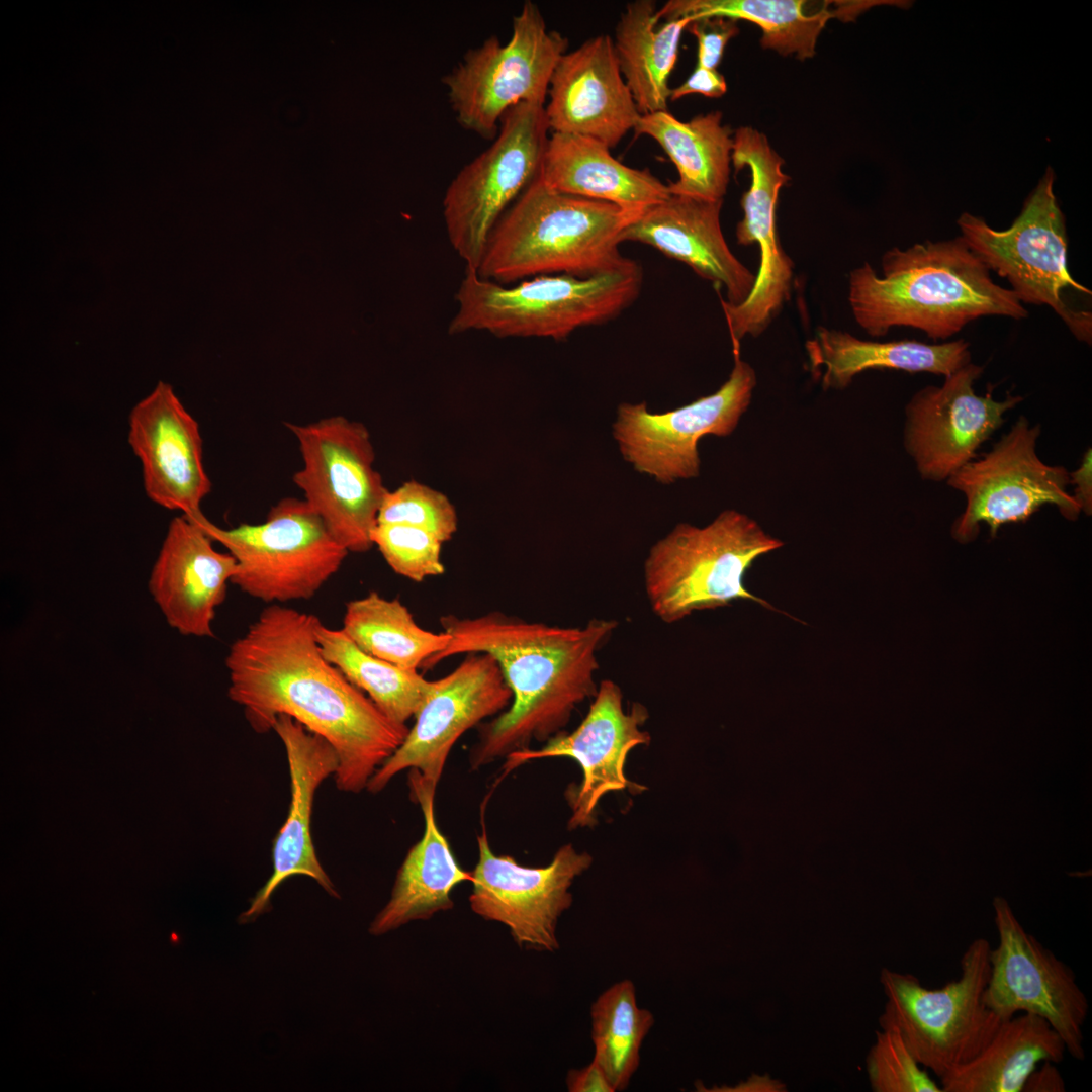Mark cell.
<instances>
[{
    "mask_svg": "<svg viewBox=\"0 0 1092 1092\" xmlns=\"http://www.w3.org/2000/svg\"><path fill=\"white\" fill-rule=\"evenodd\" d=\"M315 637L324 656L397 724L406 725L422 704L431 680L402 669L356 646L341 629L317 621Z\"/></svg>",
    "mask_w": 1092,
    "mask_h": 1092,
    "instance_id": "34",
    "label": "cell"
},
{
    "mask_svg": "<svg viewBox=\"0 0 1092 1092\" xmlns=\"http://www.w3.org/2000/svg\"><path fill=\"white\" fill-rule=\"evenodd\" d=\"M567 47L566 37L547 28L539 7L524 2L513 18L509 41L487 37L443 77L457 122L491 140L512 107L522 102L545 105L551 76Z\"/></svg>",
    "mask_w": 1092,
    "mask_h": 1092,
    "instance_id": "10",
    "label": "cell"
},
{
    "mask_svg": "<svg viewBox=\"0 0 1092 1092\" xmlns=\"http://www.w3.org/2000/svg\"><path fill=\"white\" fill-rule=\"evenodd\" d=\"M377 523L418 527L432 533L443 543L452 538L458 525L455 508L449 498L414 480L386 492Z\"/></svg>",
    "mask_w": 1092,
    "mask_h": 1092,
    "instance_id": "37",
    "label": "cell"
},
{
    "mask_svg": "<svg viewBox=\"0 0 1092 1092\" xmlns=\"http://www.w3.org/2000/svg\"><path fill=\"white\" fill-rule=\"evenodd\" d=\"M657 10L651 0L628 3L612 38L620 71L641 115L667 110L668 79L681 34L693 21L687 16L661 23Z\"/></svg>",
    "mask_w": 1092,
    "mask_h": 1092,
    "instance_id": "31",
    "label": "cell"
},
{
    "mask_svg": "<svg viewBox=\"0 0 1092 1092\" xmlns=\"http://www.w3.org/2000/svg\"><path fill=\"white\" fill-rule=\"evenodd\" d=\"M756 386L754 369L739 354L727 381L714 393L665 413L645 402L621 403L613 435L626 461L663 484L697 477L698 442L706 435L729 436L746 412Z\"/></svg>",
    "mask_w": 1092,
    "mask_h": 1092,
    "instance_id": "15",
    "label": "cell"
},
{
    "mask_svg": "<svg viewBox=\"0 0 1092 1092\" xmlns=\"http://www.w3.org/2000/svg\"><path fill=\"white\" fill-rule=\"evenodd\" d=\"M990 948L986 938L972 940L960 961V978L940 988L924 987L912 974L881 971L887 1001L880 1027L895 1029L919 1064L938 1078L973 1059L1002 1022L983 1000Z\"/></svg>",
    "mask_w": 1092,
    "mask_h": 1092,
    "instance_id": "7",
    "label": "cell"
},
{
    "mask_svg": "<svg viewBox=\"0 0 1092 1092\" xmlns=\"http://www.w3.org/2000/svg\"><path fill=\"white\" fill-rule=\"evenodd\" d=\"M441 626L450 643L423 667L458 654L487 653L512 692L510 708L482 727L470 751V767L477 770L562 732L576 706L598 691L597 652L617 622L593 619L582 627H559L491 612L443 616Z\"/></svg>",
    "mask_w": 1092,
    "mask_h": 1092,
    "instance_id": "2",
    "label": "cell"
},
{
    "mask_svg": "<svg viewBox=\"0 0 1092 1092\" xmlns=\"http://www.w3.org/2000/svg\"><path fill=\"white\" fill-rule=\"evenodd\" d=\"M590 1020L594 1060L615 1092L624 1091L640 1065L641 1045L654 1024V1016L638 1006L633 982L623 980L596 999Z\"/></svg>",
    "mask_w": 1092,
    "mask_h": 1092,
    "instance_id": "35",
    "label": "cell"
},
{
    "mask_svg": "<svg viewBox=\"0 0 1092 1092\" xmlns=\"http://www.w3.org/2000/svg\"><path fill=\"white\" fill-rule=\"evenodd\" d=\"M1056 1063L1041 1062L1027 1078L1023 1092H1064L1065 1081Z\"/></svg>",
    "mask_w": 1092,
    "mask_h": 1092,
    "instance_id": "43",
    "label": "cell"
},
{
    "mask_svg": "<svg viewBox=\"0 0 1092 1092\" xmlns=\"http://www.w3.org/2000/svg\"><path fill=\"white\" fill-rule=\"evenodd\" d=\"M723 200L670 195L648 208L622 233V242H639L691 267L716 287L727 303L738 305L750 294L753 274L730 250L722 232Z\"/></svg>",
    "mask_w": 1092,
    "mask_h": 1092,
    "instance_id": "25",
    "label": "cell"
},
{
    "mask_svg": "<svg viewBox=\"0 0 1092 1092\" xmlns=\"http://www.w3.org/2000/svg\"><path fill=\"white\" fill-rule=\"evenodd\" d=\"M992 904L998 943L989 951L985 1005L1002 1021L1019 1013L1043 1018L1066 1052L1084 1060L1089 1002L1074 971L1025 930L1005 898L996 896Z\"/></svg>",
    "mask_w": 1092,
    "mask_h": 1092,
    "instance_id": "14",
    "label": "cell"
},
{
    "mask_svg": "<svg viewBox=\"0 0 1092 1092\" xmlns=\"http://www.w3.org/2000/svg\"><path fill=\"white\" fill-rule=\"evenodd\" d=\"M186 515L169 524L149 577V592L167 623L185 636L213 637L216 609L224 602L236 559Z\"/></svg>",
    "mask_w": 1092,
    "mask_h": 1092,
    "instance_id": "24",
    "label": "cell"
},
{
    "mask_svg": "<svg viewBox=\"0 0 1092 1092\" xmlns=\"http://www.w3.org/2000/svg\"><path fill=\"white\" fill-rule=\"evenodd\" d=\"M641 284L639 264L589 278L539 275L510 287L465 268L448 332L562 340L581 327L615 318L638 297Z\"/></svg>",
    "mask_w": 1092,
    "mask_h": 1092,
    "instance_id": "6",
    "label": "cell"
},
{
    "mask_svg": "<svg viewBox=\"0 0 1092 1092\" xmlns=\"http://www.w3.org/2000/svg\"><path fill=\"white\" fill-rule=\"evenodd\" d=\"M318 620L280 604L264 608L230 645L228 694L258 733L288 715L324 737L338 755L337 789L357 794L410 728L385 716L324 656L314 632Z\"/></svg>",
    "mask_w": 1092,
    "mask_h": 1092,
    "instance_id": "1",
    "label": "cell"
},
{
    "mask_svg": "<svg viewBox=\"0 0 1092 1092\" xmlns=\"http://www.w3.org/2000/svg\"><path fill=\"white\" fill-rule=\"evenodd\" d=\"M732 165L751 172L749 189L741 197L743 218L737 223L736 239L742 246L757 244L760 253L754 286L738 305L721 299L733 353L739 354L741 340L762 334L791 296L794 262L784 251L776 229V208L781 188L789 181L784 160L766 135L752 126H740L733 133Z\"/></svg>",
    "mask_w": 1092,
    "mask_h": 1092,
    "instance_id": "16",
    "label": "cell"
},
{
    "mask_svg": "<svg viewBox=\"0 0 1092 1092\" xmlns=\"http://www.w3.org/2000/svg\"><path fill=\"white\" fill-rule=\"evenodd\" d=\"M411 797L420 804L424 833L406 853L397 871L391 896L369 927L372 935H382L411 921L428 920L441 911L453 908V889L462 882H472L471 872L457 861L450 844L438 827L434 799L436 789L408 772Z\"/></svg>",
    "mask_w": 1092,
    "mask_h": 1092,
    "instance_id": "26",
    "label": "cell"
},
{
    "mask_svg": "<svg viewBox=\"0 0 1092 1092\" xmlns=\"http://www.w3.org/2000/svg\"><path fill=\"white\" fill-rule=\"evenodd\" d=\"M639 216L555 191L537 174L491 231L477 274L504 285L539 275L589 278L629 270L638 263L619 245Z\"/></svg>",
    "mask_w": 1092,
    "mask_h": 1092,
    "instance_id": "4",
    "label": "cell"
},
{
    "mask_svg": "<svg viewBox=\"0 0 1092 1092\" xmlns=\"http://www.w3.org/2000/svg\"><path fill=\"white\" fill-rule=\"evenodd\" d=\"M687 30L697 38V66L715 70L727 43L739 33L737 21L723 16L697 17Z\"/></svg>",
    "mask_w": 1092,
    "mask_h": 1092,
    "instance_id": "39",
    "label": "cell"
},
{
    "mask_svg": "<svg viewBox=\"0 0 1092 1092\" xmlns=\"http://www.w3.org/2000/svg\"><path fill=\"white\" fill-rule=\"evenodd\" d=\"M782 546L781 540L736 510L723 511L704 527L680 523L650 548L645 559L650 608L668 624L737 600L774 610L744 586V575L758 557Z\"/></svg>",
    "mask_w": 1092,
    "mask_h": 1092,
    "instance_id": "5",
    "label": "cell"
},
{
    "mask_svg": "<svg viewBox=\"0 0 1092 1092\" xmlns=\"http://www.w3.org/2000/svg\"><path fill=\"white\" fill-rule=\"evenodd\" d=\"M128 444L142 465L144 489L155 504L183 515L201 513L211 490L197 421L172 386L159 381L131 410Z\"/></svg>",
    "mask_w": 1092,
    "mask_h": 1092,
    "instance_id": "21",
    "label": "cell"
},
{
    "mask_svg": "<svg viewBox=\"0 0 1092 1092\" xmlns=\"http://www.w3.org/2000/svg\"><path fill=\"white\" fill-rule=\"evenodd\" d=\"M549 130L545 105L519 103L503 116L492 144L448 185L443 217L466 268L477 271L491 231L537 176Z\"/></svg>",
    "mask_w": 1092,
    "mask_h": 1092,
    "instance_id": "11",
    "label": "cell"
},
{
    "mask_svg": "<svg viewBox=\"0 0 1092 1092\" xmlns=\"http://www.w3.org/2000/svg\"><path fill=\"white\" fill-rule=\"evenodd\" d=\"M285 426L299 445L302 467L292 479L304 500L348 552L370 550L371 533L388 489L374 469L367 428L342 416L305 425L286 422Z\"/></svg>",
    "mask_w": 1092,
    "mask_h": 1092,
    "instance_id": "12",
    "label": "cell"
},
{
    "mask_svg": "<svg viewBox=\"0 0 1092 1092\" xmlns=\"http://www.w3.org/2000/svg\"><path fill=\"white\" fill-rule=\"evenodd\" d=\"M805 349L811 371L820 377L824 389H843L867 370L929 372L946 377L971 362L970 344L962 339L942 344L878 342L822 326Z\"/></svg>",
    "mask_w": 1092,
    "mask_h": 1092,
    "instance_id": "28",
    "label": "cell"
},
{
    "mask_svg": "<svg viewBox=\"0 0 1092 1092\" xmlns=\"http://www.w3.org/2000/svg\"><path fill=\"white\" fill-rule=\"evenodd\" d=\"M566 1086L569 1092H615L602 1067L593 1061L582 1069H572L567 1073Z\"/></svg>",
    "mask_w": 1092,
    "mask_h": 1092,
    "instance_id": "41",
    "label": "cell"
},
{
    "mask_svg": "<svg viewBox=\"0 0 1092 1092\" xmlns=\"http://www.w3.org/2000/svg\"><path fill=\"white\" fill-rule=\"evenodd\" d=\"M371 540L391 569L413 581L421 582L445 571L441 561L443 542L426 530L404 524L377 523Z\"/></svg>",
    "mask_w": 1092,
    "mask_h": 1092,
    "instance_id": "36",
    "label": "cell"
},
{
    "mask_svg": "<svg viewBox=\"0 0 1092 1092\" xmlns=\"http://www.w3.org/2000/svg\"><path fill=\"white\" fill-rule=\"evenodd\" d=\"M647 718V709L641 704L626 711L620 687L611 679L602 680L586 716L574 731L556 734L540 749L529 747L507 755L504 767L511 771L546 757L574 759L582 781L565 793L571 809L568 828L592 826L602 797L632 785L625 775V763L633 748L650 741L649 733L641 729Z\"/></svg>",
    "mask_w": 1092,
    "mask_h": 1092,
    "instance_id": "19",
    "label": "cell"
},
{
    "mask_svg": "<svg viewBox=\"0 0 1092 1092\" xmlns=\"http://www.w3.org/2000/svg\"><path fill=\"white\" fill-rule=\"evenodd\" d=\"M982 372V366L970 362L908 402L904 445L923 479L947 480L975 459L979 447L1002 426L1005 413L1023 400L1011 394L1003 400L991 392L978 395L974 382Z\"/></svg>",
    "mask_w": 1092,
    "mask_h": 1092,
    "instance_id": "20",
    "label": "cell"
},
{
    "mask_svg": "<svg viewBox=\"0 0 1092 1092\" xmlns=\"http://www.w3.org/2000/svg\"><path fill=\"white\" fill-rule=\"evenodd\" d=\"M883 276L869 263L848 275V303L861 329L883 337L910 327L947 339L982 316L1022 320L1028 310L1010 288L996 284L964 239L894 247L882 256Z\"/></svg>",
    "mask_w": 1092,
    "mask_h": 1092,
    "instance_id": "3",
    "label": "cell"
},
{
    "mask_svg": "<svg viewBox=\"0 0 1092 1092\" xmlns=\"http://www.w3.org/2000/svg\"><path fill=\"white\" fill-rule=\"evenodd\" d=\"M1051 168L1025 200L1013 223L997 231L965 212L958 219L961 237L991 271L1005 278L1022 304L1048 305L1080 341L1091 344L1092 313L1062 299V291H1091L1071 275L1067 263L1065 216L1054 192Z\"/></svg>",
    "mask_w": 1092,
    "mask_h": 1092,
    "instance_id": "9",
    "label": "cell"
},
{
    "mask_svg": "<svg viewBox=\"0 0 1092 1092\" xmlns=\"http://www.w3.org/2000/svg\"><path fill=\"white\" fill-rule=\"evenodd\" d=\"M237 561L231 583L268 604L311 599L348 555L304 499L284 497L259 524L220 528L201 512L187 516Z\"/></svg>",
    "mask_w": 1092,
    "mask_h": 1092,
    "instance_id": "8",
    "label": "cell"
},
{
    "mask_svg": "<svg viewBox=\"0 0 1092 1092\" xmlns=\"http://www.w3.org/2000/svg\"><path fill=\"white\" fill-rule=\"evenodd\" d=\"M1091 460V449L1089 448L1085 452L1079 467L1073 472H1069L1070 484L1075 486L1074 494H1072V496L1078 504L1081 512H1084L1086 515H1091L1092 512Z\"/></svg>",
    "mask_w": 1092,
    "mask_h": 1092,
    "instance_id": "42",
    "label": "cell"
},
{
    "mask_svg": "<svg viewBox=\"0 0 1092 1092\" xmlns=\"http://www.w3.org/2000/svg\"><path fill=\"white\" fill-rule=\"evenodd\" d=\"M512 701L495 659L487 653L468 656L446 676L432 680L401 745L377 768L367 785L381 792L399 772L415 770L437 788L448 755L470 728L503 711Z\"/></svg>",
    "mask_w": 1092,
    "mask_h": 1092,
    "instance_id": "18",
    "label": "cell"
},
{
    "mask_svg": "<svg viewBox=\"0 0 1092 1092\" xmlns=\"http://www.w3.org/2000/svg\"><path fill=\"white\" fill-rule=\"evenodd\" d=\"M272 730L285 748L290 776L288 815L273 841V871L267 882L252 898L238 921L250 923L271 909L274 891L295 875L313 879L330 896L339 893L323 869L311 835V815L320 786L338 769L339 759L333 746L288 715H279Z\"/></svg>",
    "mask_w": 1092,
    "mask_h": 1092,
    "instance_id": "22",
    "label": "cell"
},
{
    "mask_svg": "<svg viewBox=\"0 0 1092 1092\" xmlns=\"http://www.w3.org/2000/svg\"><path fill=\"white\" fill-rule=\"evenodd\" d=\"M869 1082L875 1092H942L940 1084L912 1055L893 1028L876 1031L867 1056Z\"/></svg>",
    "mask_w": 1092,
    "mask_h": 1092,
    "instance_id": "38",
    "label": "cell"
},
{
    "mask_svg": "<svg viewBox=\"0 0 1092 1092\" xmlns=\"http://www.w3.org/2000/svg\"><path fill=\"white\" fill-rule=\"evenodd\" d=\"M545 106L553 132L587 136L613 148L641 116L620 71L613 39L601 34L559 59Z\"/></svg>",
    "mask_w": 1092,
    "mask_h": 1092,
    "instance_id": "23",
    "label": "cell"
},
{
    "mask_svg": "<svg viewBox=\"0 0 1092 1092\" xmlns=\"http://www.w3.org/2000/svg\"><path fill=\"white\" fill-rule=\"evenodd\" d=\"M341 630L362 651L413 671L443 651L451 638L445 631L420 627L399 600L377 592L346 604Z\"/></svg>",
    "mask_w": 1092,
    "mask_h": 1092,
    "instance_id": "33",
    "label": "cell"
},
{
    "mask_svg": "<svg viewBox=\"0 0 1092 1092\" xmlns=\"http://www.w3.org/2000/svg\"><path fill=\"white\" fill-rule=\"evenodd\" d=\"M727 91L724 76L717 69L695 67L692 74L679 86L671 89L669 101H675L691 94H701L710 98H719Z\"/></svg>",
    "mask_w": 1092,
    "mask_h": 1092,
    "instance_id": "40",
    "label": "cell"
},
{
    "mask_svg": "<svg viewBox=\"0 0 1092 1092\" xmlns=\"http://www.w3.org/2000/svg\"><path fill=\"white\" fill-rule=\"evenodd\" d=\"M876 5L875 1L845 2L840 9L829 10L825 4L810 13L809 2L803 0H670L657 10V17L673 20L723 16L746 20L761 29L762 48L805 60L815 55L818 37L830 18L840 13L853 18Z\"/></svg>",
    "mask_w": 1092,
    "mask_h": 1092,
    "instance_id": "32",
    "label": "cell"
},
{
    "mask_svg": "<svg viewBox=\"0 0 1092 1092\" xmlns=\"http://www.w3.org/2000/svg\"><path fill=\"white\" fill-rule=\"evenodd\" d=\"M538 175L555 191L639 215L671 195L648 169L628 167L605 144L577 134L552 132Z\"/></svg>",
    "mask_w": 1092,
    "mask_h": 1092,
    "instance_id": "27",
    "label": "cell"
},
{
    "mask_svg": "<svg viewBox=\"0 0 1092 1092\" xmlns=\"http://www.w3.org/2000/svg\"><path fill=\"white\" fill-rule=\"evenodd\" d=\"M478 861L472 873V911L506 925L520 947L554 952L559 949L557 925L570 908L573 881L587 871L593 857L572 844L562 845L545 867H526L510 855H496L485 829L477 836Z\"/></svg>",
    "mask_w": 1092,
    "mask_h": 1092,
    "instance_id": "17",
    "label": "cell"
},
{
    "mask_svg": "<svg viewBox=\"0 0 1092 1092\" xmlns=\"http://www.w3.org/2000/svg\"><path fill=\"white\" fill-rule=\"evenodd\" d=\"M1066 1046L1043 1018L1016 1014L1000 1023L989 1042L969 1062L941 1078L942 1092H1022L1043 1061L1061 1063Z\"/></svg>",
    "mask_w": 1092,
    "mask_h": 1092,
    "instance_id": "30",
    "label": "cell"
},
{
    "mask_svg": "<svg viewBox=\"0 0 1092 1092\" xmlns=\"http://www.w3.org/2000/svg\"><path fill=\"white\" fill-rule=\"evenodd\" d=\"M634 131L656 141L674 164L678 179L668 184L671 195L723 200L730 180L733 132L723 123L721 111L689 121L667 110L643 114Z\"/></svg>",
    "mask_w": 1092,
    "mask_h": 1092,
    "instance_id": "29",
    "label": "cell"
},
{
    "mask_svg": "<svg viewBox=\"0 0 1092 1092\" xmlns=\"http://www.w3.org/2000/svg\"><path fill=\"white\" fill-rule=\"evenodd\" d=\"M1039 435L1040 426L1022 416L990 451L947 478L966 499L952 527L959 542L973 540L981 522L995 536L1002 525L1025 521L1044 505L1056 506L1069 520L1077 519L1081 510L1068 491L1069 471L1040 460Z\"/></svg>",
    "mask_w": 1092,
    "mask_h": 1092,
    "instance_id": "13",
    "label": "cell"
}]
</instances>
